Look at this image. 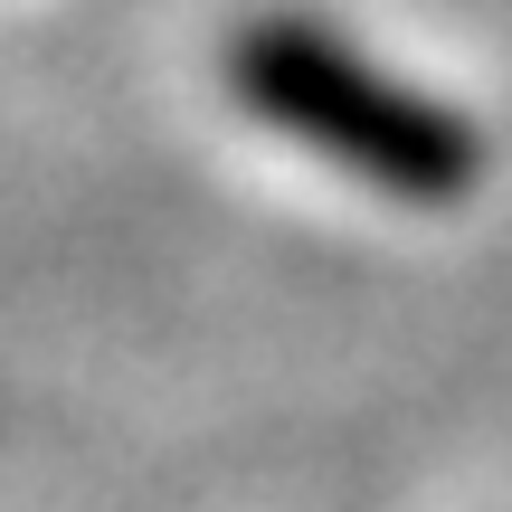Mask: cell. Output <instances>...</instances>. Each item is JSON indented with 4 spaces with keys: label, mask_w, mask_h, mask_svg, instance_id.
Instances as JSON below:
<instances>
[{
    "label": "cell",
    "mask_w": 512,
    "mask_h": 512,
    "mask_svg": "<svg viewBox=\"0 0 512 512\" xmlns=\"http://www.w3.org/2000/svg\"><path fill=\"white\" fill-rule=\"evenodd\" d=\"M228 86L256 124L313 143L332 171L389 190V200L446 209L484 181V133L437 95H408L399 76H380L351 38L313 29V19H256L228 48Z\"/></svg>",
    "instance_id": "6da1fadb"
}]
</instances>
